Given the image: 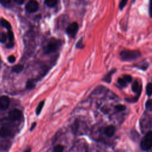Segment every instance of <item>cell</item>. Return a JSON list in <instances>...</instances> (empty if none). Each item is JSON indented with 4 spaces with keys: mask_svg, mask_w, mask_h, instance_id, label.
<instances>
[{
    "mask_svg": "<svg viewBox=\"0 0 152 152\" xmlns=\"http://www.w3.org/2000/svg\"><path fill=\"white\" fill-rule=\"evenodd\" d=\"M149 14L150 17L152 18V1L150 2V5H149Z\"/></svg>",
    "mask_w": 152,
    "mask_h": 152,
    "instance_id": "28",
    "label": "cell"
},
{
    "mask_svg": "<svg viewBox=\"0 0 152 152\" xmlns=\"http://www.w3.org/2000/svg\"><path fill=\"white\" fill-rule=\"evenodd\" d=\"M10 3L11 1H10V0H1V1H0V3L5 7L8 6Z\"/></svg>",
    "mask_w": 152,
    "mask_h": 152,
    "instance_id": "26",
    "label": "cell"
},
{
    "mask_svg": "<svg viewBox=\"0 0 152 152\" xmlns=\"http://www.w3.org/2000/svg\"><path fill=\"white\" fill-rule=\"evenodd\" d=\"M10 99L6 96H3L0 97V108L2 110H5L9 107Z\"/></svg>",
    "mask_w": 152,
    "mask_h": 152,
    "instance_id": "7",
    "label": "cell"
},
{
    "mask_svg": "<svg viewBox=\"0 0 152 152\" xmlns=\"http://www.w3.org/2000/svg\"><path fill=\"white\" fill-rule=\"evenodd\" d=\"M115 127L113 125H109L105 129V134L108 137H112L115 133Z\"/></svg>",
    "mask_w": 152,
    "mask_h": 152,
    "instance_id": "8",
    "label": "cell"
},
{
    "mask_svg": "<svg viewBox=\"0 0 152 152\" xmlns=\"http://www.w3.org/2000/svg\"><path fill=\"white\" fill-rule=\"evenodd\" d=\"M11 134V132L10 129L7 127H2L0 129V136L2 137H7Z\"/></svg>",
    "mask_w": 152,
    "mask_h": 152,
    "instance_id": "9",
    "label": "cell"
},
{
    "mask_svg": "<svg viewBox=\"0 0 152 152\" xmlns=\"http://www.w3.org/2000/svg\"><path fill=\"white\" fill-rule=\"evenodd\" d=\"M132 90L135 93H138L141 92V87L139 86V83L135 81L132 85Z\"/></svg>",
    "mask_w": 152,
    "mask_h": 152,
    "instance_id": "11",
    "label": "cell"
},
{
    "mask_svg": "<svg viewBox=\"0 0 152 152\" xmlns=\"http://www.w3.org/2000/svg\"><path fill=\"white\" fill-rule=\"evenodd\" d=\"M146 108L148 111H152V99H149L146 102Z\"/></svg>",
    "mask_w": 152,
    "mask_h": 152,
    "instance_id": "20",
    "label": "cell"
},
{
    "mask_svg": "<svg viewBox=\"0 0 152 152\" xmlns=\"http://www.w3.org/2000/svg\"><path fill=\"white\" fill-rule=\"evenodd\" d=\"M21 112L20 110L17 109H14L9 112V118L11 121H15L19 120L21 117Z\"/></svg>",
    "mask_w": 152,
    "mask_h": 152,
    "instance_id": "5",
    "label": "cell"
},
{
    "mask_svg": "<svg viewBox=\"0 0 152 152\" xmlns=\"http://www.w3.org/2000/svg\"><path fill=\"white\" fill-rule=\"evenodd\" d=\"M35 82L34 80H29L26 83V88L27 89H33L35 87Z\"/></svg>",
    "mask_w": 152,
    "mask_h": 152,
    "instance_id": "14",
    "label": "cell"
},
{
    "mask_svg": "<svg viewBox=\"0 0 152 152\" xmlns=\"http://www.w3.org/2000/svg\"><path fill=\"white\" fill-rule=\"evenodd\" d=\"M58 3V1L56 0H47L45 1V4L49 7H54Z\"/></svg>",
    "mask_w": 152,
    "mask_h": 152,
    "instance_id": "15",
    "label": "cell"
},
{
    "mask_svg": "<svg viewBox=\"0 0 152 152\" xmlns=\"http://www.w3.org/2000/svg\"><path fill=\"white\" fill-rule=\"evenodd\" d=\"M0 23H1V25H2V26H3L4 27L7 29H9V30H10V29H11V26L10 23L9 21H7V20H5V19H2Z\"/></svg>",
    "mask_w": 152,
    "mask_h": 152,
    "instance_id": "13",
    "label": "cell"
},
{
    "mask_svg": "<svg viewBox=\"0 0 152 152\" xmlns=\"http://www.w3.org/2000/svg\"><path fill=\"white\" fill-rule=\"evenodd\" d=\"M8 61L10 63H13L14 62H15V61H16V58H15L14 56L11 55L9 56L8 58Z\"/></svg>",
    "mask_w": 152,
    "mask_h": 152,
    "instance_id": "27",
    "label": "cell"
},
{
    "mask_svg": "<svg viewBox=\"0 0 152 152\" xmlns=\"http://www.w3.org/2000/svg\"><path fill=\"white\" fill-rule=\"evenodd\" d=\"M61 46V41L59 40L52 38L48 43L43 48L45 54H48L52 52L57 51Z\"/></svg>",
    "mask_w": 152,
    "mask_h": 152,
    "instance_id": "2",
    "label": "cell"
},
{
    "mask_svg": "<svg viewBox=\"0 0 152 152\" xmlns=\"http://www.w3.org/2000/svg\"><path fill=\"white\" fill-rule=\"evenodd\" d=\"M43 106H44V101L41 102L39 103V105H38L37 107L36 108V114H37V115H39V113L41 112L42 109V108L43 107Z\"/></svg>",
    "mask_w": 152,
    "mask_h": 152,
    "instance_id": "16",
    "label": "cell"
},
{
    "mask_svg": "<svg viewBox=\"0 0 152 152\" xmlns=\"http://www.w3.org/2000/svg\"><path fill=\"white\" fill-rule=\"evenodd\" d=\"M146 93L149 96L152 95V83H149L146 86Z\"/></svg>",
    "mask_w": 152,
    "mask_h": 152,
    "instance_id": "17",
    "label": "cell"
},
{
    "mask_svg": "<svg viewBox=\"0 0 152 152\" xmlns=\"http://www.w3.org/2000/svg\"><path fill=\"white\" fill-rule=\"evenodd\" d=\"M7 37H8L10 42H13V41L14 40V34H13V32L11 31V30H9L8 35H7Z\"/></svg>",
    "mask_w": 152,
    "mask_h": 152,
    "instance_id": "23",
    "label": "cell"
},
{
    "mask_svg": "<svg viewBox=\"0 0 152 152\" xmlns=\"http://www.w3.org/2000/svg\"><path fill=\"white\" fill-rule=\"evenodd\" d=\"M140 147L143 150H149L152 147V131L148 132L140 143Z\"/></svg>",
    "mask_w": 152,
    "mask_h": 152,
    "instance_id": "3",
    "label": "cell"
},
{
    "mask_svg": "<svg viewBox=\"0 0 152 152\" xmlns=\"http://www.w3.org/2000/svg\"><path fill=\"white\" fill-rule=\"evenodd\" d=\"M118 83H119V85L121 86L122 87H126L127 83L126 81L123 79V78H119L118 79Z\"/></svg>",
    "mask_w": 152,
    "mask_h": 152,
    "instance_id": "21",
    "label": "cell"
},
{
    "mask_svg": "<svg viewBox=\"0 0 152 152\" xmlns=\"http://www.w3.org/2000/svg\"><path fill=\"white\" fill-rule=\"evenodd\" d=\"M12 47H13V42H10L7 45V47L8 48H12Z\"/></svg>",
    "mask_w": 152,
    "mask_h": 152,
    "instance_id": "30",
    "label": "cell"
},
{
    "mask_svg": "<svg viewBox=\"0 0 152 152\" xmlns=\"http://www.w3.org/2000/svg\"><path fill=\"white\" fill-rule=\"evenodd\" d=\"M36 123H34L33 124H32V126H31V128H30V131H32L33 130V129L36 127Z\"/></svg>",
    "mask_w": 152,
    "mask_h": 152,
    "instance_id": "31",
    "label": "cell"
},
{
    "mask_svg": "<svg viewBox=\"0 0 152 152\" xmlns=\"http://www.w3.org/2000/svg\"><path fill=\"white\" fill-rule=\"evenodd\" d=\"M14 2L16 3L17 4H19V5L24 3V1H23V0H15Z\"/></svg>",
    "mask_w": 152,
    "mask_h": 152,
    "instance_id": "29",
    "label": "cell"
},
{
    "mask_svg": "<svg viewBox=\"0 0 152 152\" xmlns=\"http://www.w3.org/2000/svg\"><path fill=\"white\" fill-rule=\"evenodd\" d=\"M24 69V65L21 64H17L16 65H14L12 71L14 73H21Z\"/></svg>",
    "mask_w": 152,
    "mask_h": 152,
    "instance_id": "10",
    "label": "cell"
},
{
    "mask_svg": "<svg viewBox=\"0 0 152 152\" xmlns=\"http://www.w3.org/2000/svg\"><path fill=\"white\" fill-rule=\"evenodd\" d=\"M25 152H31V149H26L25 151Z\"/></svg>",
    "mask_w": 152,
    "mask_h": 152,
    "instance_id": "32",
    "label": "cell"
},
{
    "mask_svg": "<svg viewBox=\"0 0 152 152\" xmlns=\"http://www.w3.org/2000/svg\"><path fill=\"white\" fill-rule=\"evenodd\" d=\"M64 147L63 145L61 144H58V145L56 146L54 148V152H63L64 151Z\"/></svg>",
    "mask_w": 152,
    "mask_h": 152,
    "instance_id": "18",
    "label": "cell"
},
{
    "mask_svg": "<svg viewBox=\"0 0 152 152\" xmlns=\"http://www.w3.org/2000/svg\"><path fill=\"white\" fill-rule=\"evenodd\" d=\"M115 70H112V71H111L107 75H106L105 76V77H104V78H103V80L104 81H105V82H107V83H110L111 82V77H112V75L114 73H115Z\"/></svg>",
    "mask_w": 152,
    "mask_h": 152,
    "instance_id": "12",
    "label": "cell"
},
{
    "mask_svg": "<svg viewBox=\"0 0 152 152\" xmlns=\"http://www.w3.org/2000/svg\"><path fill=\"white\" fill-rule=\"evenodd\" d=\"M123 79L126 81L127 83H130L132 81V77L130 75H124L123 77Z\"/></svg>",
    "mask_w": 152,
    "mask_h": 152,
    "instance_id": "24",
    "label": "cell"
},
{
    "mask_svg": "<svg viewBox=\"0 0 152 152\" xmlns=\"http://www.w3.org/2000/svg\"><path fill=\"white\" fill-rule=\"evenodd\" d=\"M38 9H39V4H38L37 2L35 1H29L26 5V9L27 11L30 13L37 11Z\"/></svg>",
    "mask_w": 152,
    "mask_h": 152,
    "instance_id": "6",
    "label": "cell"
},
{
    "mask_svg": "<svg viewBox=\"0 0 152 152\" xmlns=\"http://www.w3.org/2000/svg\"><path fill=\"white\" fill-rule=\"evenodd\" d=\"M127 1H125V0H123V1H121L119 3V9L123 10L125 7V6L127 5Z\"/></svg>",
    "mask_w": 152,
    "mask_h": 152,
    "instance_id": "25",
    "label": "cell"
},
{
    "mask_svg": "<svg viewBox=\"0 0 152 152\" xmlns=\"http://www.w3.org/2000/svg\"><path fill=\"white\" fill-rule=\"evenodd\" d=\"M141 56V53L137 50H124L120 53L121 59L124 61H131Z\"/></svg>",
    "mask_w": 152,
    "mask_h": 152,
    "instance_id": "1",
    "label": "cell"
},
{
    "mask_svg": "<svg viewBox=\"0 0 152 152\" xmlns=\"http://www.w3.org/2000/svg\"><path fill=\"white\" fill-rule=\"evenodd\" d=\"M7 35L4 33H0V42L5 43L7 41Z\"/></svg>",
    "mask_w": 152,
    "mask_h": 152,
    "instance_id": "22",
    "label": "cell"
},
{
    "mask_svg": "<svg viewBox=\"0 0 152 152\" xmlns=\"http://www.w3.org/2000/svg\"><path fill=\"white\" fill-rule=\"evenodd\" d=\"M115 110L117 111V112H121V111H123L124 110H125L126 109V107L123 105H121V104H119V105H118L117 106H115Z\"/></svg>",
    "mask_w": 152,
    "mask_h": 152,
    "instance_id": "19",
    "label": "cell"
},
{
    "mask_svg": "<svg viewBox=\"0 0 152 152\" xmlns=\"http://www.w3.org/2000/svg\"><path fill=\"white\" fill-rule=\"evenodd\" d=\"M79 30V25L77 22H73L67 28V33L71 37H74Z\"/></svg>",
    "mask_w": 152,
    "mask_h": 152,
    "instance_id": "4",
    "label": "cell"
}]
</instances>
